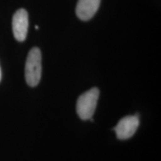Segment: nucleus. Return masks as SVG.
Returning a JSON list of instances; mask_svg holds the SVG:
<instances>
[{"instance_id": "1", "label": "nucleus", "mask_w": 161, "mask_h": 161, "mask_svg": "<svg viewBox=\"0 0 161 161\" xmlns=\"http://www.w3.org/2000/svg\"><path fill=\"white\" fill-rule=\"evenodd\" d=\"M42 75V55L39 48H32L25 62V77L30 86H36L40 83Z\"/></svg>"}, {"instance_id": "2", "label": "nucleus", "mask_w": 161, "mask_h": 161, "mask_svg": "<svg viewBox=\"0 0 161 161\" xmlns=\"http://www.w3.org/2000/svg\"><path fill=\"white\" fill-rule=\"evenodd\" d=\"M98 97L99 90L96 87L91 88L79 96L76 104V110L82 120L92 119L97 106Z\"/></svg>"}, {"instance_id": "3", "label": "nucleus", "mask_w": 161, "mask_h": 161, "mask_svg": "<svg viewBox=\"0 0 161 161\" xmlns=\"http://www.w3.org/2000/svg\"><path fill=\"white\" fill-rule=\"evenodd\" d=\"M139 125L140 119L138 115L127 116L122 118L114 128L116 136L119 140H128L134 135Z\"/></svg>"}, {"instance_id": "4", "label": "nucleus", "mask_w": 161, "mask_h": 161, "mask_svg": "<svg viewBox=\"0 0 161 161\" xmlns=\"http://www.w3.org/2000/svg\"><path fill=\"white\" fill-rule=\"evenodd\" d=\"M29 29V15L25 9H19L15 12L12 19V29L15 39L23 42L26 39Z\"/></svg>"}, {"instance_id": "5", "label": "nucleus", "mask_w": 161, "mask_h": 161, "mask_svg": "<svg viewBox=\"0 0 161 161\" xmlns=\"http://www.w3.org/2000/svg\"><path fill=\"white\" fill-rule=\"evenodd\" d=\"M101 0H78L76 14L80 20L87 21L96 14L99 8Z\"/></svg>"}, {"instance_id": "6", "label": "nucleus", "mask_w": 161, "mask_h": 161, "mask_svg": "<svg viewBox=\"0 0 161 161\" xmlns=\"http://www.w3.org/2000/svg\"><path fill=\"white\" fill-rule=\"evenodd\" d=\"M2 78V71H1V68H0V80H1Z\"/></svg>"}, {"instance_id": "7", "label": "nucleus", "mask_w": 161, "mask_h": 161, "mask_svg": "<svg viewBox=\"0 0 161 161\" xmlns=\"http://www.w3.org/2000/svg\"><path fill=\"white\" fill-rule=\"evenodd\" d=\"M35 29H39V27H38L37 25H36V26H35Z\"/></svg>"}]
</instances>
